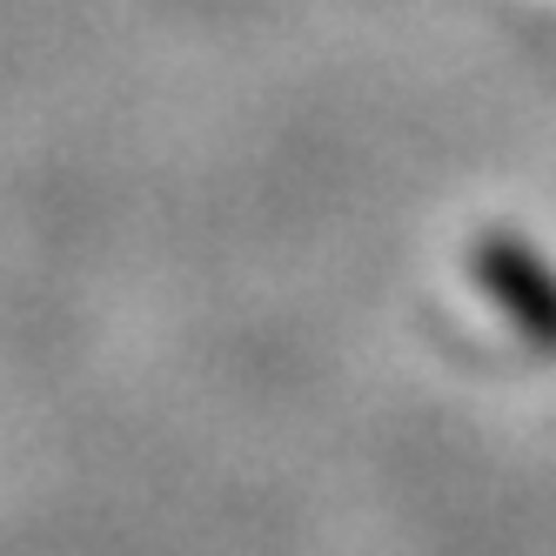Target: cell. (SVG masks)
<instances>
[{
    "mask_svg": "<svg viewBox=\"0 0 556 556\" xmlns=\"http://www.w3.org/2000/svg\"><path fill=\"white\" fill-rule=\"evenodd\" d=\"M476 282H483L530 336H556V275L543 268V255L516 235H490L476 249Z\"/></svg>",
    "mask_w": 556,
    "mask_h": 556,
    "instance_id": "obj_1",
    "label": "cell"
}]
</instances>
